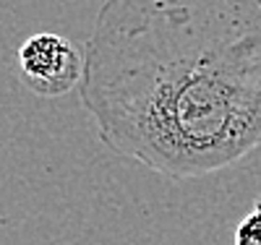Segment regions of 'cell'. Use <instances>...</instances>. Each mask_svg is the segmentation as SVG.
Returning <instances> with one entry per match:
<instances>
[{"label": "cell", "mask_w": 261, "mask_h": 245, "mask_svg": "<svg viewBox=\"0 0 261 245\" xmlns=\"http://www.w3.org/2000/svg\"><path fill=\"white\" fill-rule=\"evenodd\" d=\"M99 141L170 180L261 146V0H105L84 44Z\"/></svg>", "instance_id": "obj_1"}, {"label": "cell", "mask_w": 261, "mask_h": 245, "mask_svg": "<svg viewBox=\"0 0 261 245\" xmlns=\"http://www.w3.org/2000/svg\"><path fill=\"white\" fill-rule=\"evenodd\" d=\"M16 68L32 94L58 99L79 86L84 73V52L63 34L39 32L21 42Z\"/></svg>", "instance_id": "obj_2"}, {"label": "cell", "mask_w": 261, "mask_h": 245, "mask_svg": "<svg viewBox=\"0 0 261 245\" xmlns=\"http://www.w3.org/2000/svg\"><path fill=\"white\" fill-rule=\"evenodd\" d=\"M232 245H261V196L253 201L251 211L238 222Z\"/></svg>", "instance_id": "obj_3"}]
</instances>
